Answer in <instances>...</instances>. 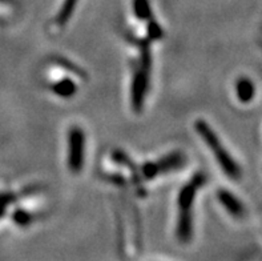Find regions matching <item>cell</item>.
<instances>
[{"instance_id":"52a82bcc","label":"cell","mask_w":262,"mask_h":261,"mask_svg":"<svg viewBox=\"0 0 262 261\" xmlns=\"http://www.w3.org/2000/svg\"><path fill=\"white\" fill-rule=\"evenodd\" d=\"M133 11L137 19L141 22H148L152 19V8L149 6V0H133Z\"/></svg>"},{"instance_id":"277c9868","label":"cell","mask_w":262,"mask_h":261,"mask_svg":"<svg viewBox=\"0 0 262 261\" xmlns=\"http://www.w3.org/2000/svg\"><path fill=\"white\" fill-rule=\"evenodd\" d=\"M217 197H219V202L223 204L224 208L229 212L230 215L234 216V217H241L244 216V204L239 202L237 196H234L230 191L228 189H220L217 192Z\"/></svg>"},{"instance_id":"3957f363","label":"cell","mask_w":262,"mask_h":261,"mask_svg":"<svg viewBox=\"0 0 262 261\" xmlns=\"http://www.w3.org/2000/svg\"><path fill=\"white\" fill-rule=\"evenodd\" d=\"M84 137L83 129L72 127L68 135V167L73 173L81 171L84 164Z\"/></svg>"},{"instance_id":"ba28073f","label":"cell","mask_w":262,"mask_h":261,"mask_svg":"<svg viewBox=\"0 0 262 261\" xmlns=\"http://www.w3.org/2000/svg\"><path fill=\"white\" fill-rule=\"evenodd\" d=\"M76 3L77 0H64L63 6H61V10L59 11V15H57V22H59L60 24H66L67 22L70 20Z\"/></svg>"},{"instance_id":"30bf717a","label":"cell","mask_w":262,"mask_h":261,"mask_svg":"<svg viewBox=\"0 0 262 261\" xmlns=\"http://www.w3.org/2000/svg\"><path fill=\"white\" fill-rule=\"evenodd\" d=\"M13 220H15V222H16L19 225H23L24 227V225L30 224L32 218H31V216L28 215L27 212L19 211L15 213V216H13Z\"/></svg>"},{"instance_id":"8992f818","label":"cell","mask_w":262,"mask_h":261,"mask_svg":"<svg viewBox=\"0 0 262 261\" xmlns=\"http://www.w3.org/2000/svg\"><path fill=\"white\" fill-rule=\"evenodd\" d=\"M51 89H52V92L55 93V95L59 96V97L68 99V97H72V96L77 92V86L73 80L70 79V77H66V79H61L59 80L57 83L52 84Z\"/></svg>"},{"instance_id":"6da1fadb","label":"cell","mask_w":262,"mask_h":261,"mask_svg":"<svg viewBox=\"0 0 262 261\" xmlns=\"http://www.w3.org/2000/svg\"><path fill=\"white\" fill-rule=\"evenodd\" d=\"M206 176L199 172L184 185L179 193V220H177V237L181 243H188L192 238V207L197 192L204 185Z\"/></svg>"},{"instance_id":"9c48e42d","label":"cell","mask_w":262,"mask_h":261,"mask_svg":"<svg viewBox=\"0 0 262 261\" xmlns=\"http://www.w3.org/2000/svg\"><path fill=\"white\" fill-rule=\"evenodd\" d=\"M146 33H148V37H149L150 40H160L164 35L163 28H161L153 19L148 20V24H146Z\"/></svg>"},{"instance_id":"5b68a950","label":"cell","mask_w":262,"mask_h":261,"mask_svg":"<svg viewBox=\"0 0 262 261\" xmlns=\"http://www.w3.org/2000/svg\"><path fill=\"white\" fill-rule=\"evenodd\" d=\"M236 95L239 103L243 104H249L254 97H256V86L252 82V79L246 76H241L236 82Z\"/></svg>"},{"instance_id":"7a4b0ae2","label":"cell","mask_w":262,"mask_h":261,"mask_svg":"<svg viewBox=\"0 0 262 261\" xmlns=\"http://www.w3.org/2000/svg\"><path fill=\"white\" fill-rule=\"evenodd\" d=\"M194 127H196V131L200 135V137L206 143L208 148L212 151L213 156L216 157L220 168L223 169V172L230 180H239L243 172H241L238 163L230 156V153L228 152V149L224 148L223 143L219 139V136L216 135V132L210 128L209 124L205 120H197Z\"/></svg>"}]
</instances>
